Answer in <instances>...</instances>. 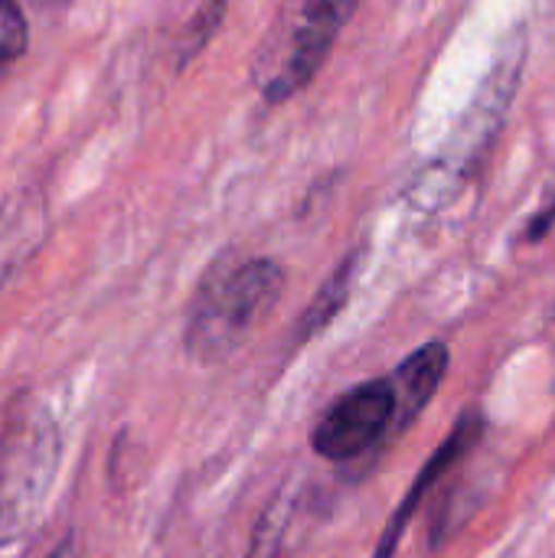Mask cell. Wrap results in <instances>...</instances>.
<instances>
[{"label":"cell","mask_w":555,"mask_h":558,"mask_svg":"<svg viewBox=\"0 0 555 558\" xmlns=\"http://www.w3.org/2000/svg\"><path fill=\"white\" fill-rule=\"evenodd\" d=\"M26 49V23L16 0H0V72L10 69Z\"/></svg>","instance_id":"obj_7"},{"label":"cell","mask_w":555,"mask_h":558,"mask_svg":"<svg viewBox=\"0 0 555 558\" xmlns=\"http://www.w3.org/2000/svg\"><path fill=\"white\" fill-rule=\"evenodd\" d=\"M448 369V347L445 343H429L419 347L393 376V389H396V405H399V428H406L435 396V389L442 386V376Z\"/></svg>","instance_id":"obj_5"},{"label":"cell","mask_w":555,"mask_h":558,"mask_svg":"<svg viewBox=\"0 0 555 558\" xmlns=\"http://www.w3.org/2000/svg\"><path fill=\"white\" fill-rule=\"evenodd\" d=\"M353 275H357V255L337 268V275L321 288V294L314 298V304L307 307V314L301 317V337H314L321 327H327L334 320V314L347 304V294H350V284H353Z\"/></svg>","instance_id":"obj_6"},{"label":"cell","mask_w":555,"mask_h":558,"mask_svg":"<svg viewBox=\"0 0 555 558\" xmlns=\"http://www.w3.org/2000/svg\"><path fill=\"white\" fill-rule=\"evenodd\" d=\"M360 0H285L272 33L255 52L252 78L268 101L298 95L324 65L334 39Z\"/></svg>","instance_id":"obj_2"},{"label":"cell","mask_w":555,"mask_h":558,"mask_svg":"<svg viewBox=\"0 0 555 558\" xmlns=\"http://www.w3.org/2000/svg\"><path fill=\"white\" fill-rule=\"evenodd\" d=\"M393 428H399V405L386 376L343 392L314 425L311 445L327 461H353L376 448Z\"/></svg>","instance_id":"obj_4"},{"label":"cell","mask_w":555,"mask_h":558,"mask_svg":"<svg viewBox=\"0 0 555 558\" xmlns=\"http://www.w3.org/2000/svg\"><path fill=\"white\" fill-rule=\"evenodd\" d=\"M59 464V428L46 412H26L0 445V543L23 536L46 500Z\"/></svg>","instance_id":"obj_3"},{"label":"cell","mask_w":555,"mask_h":558,"mask_svg":"<svg viewBox=\"0 0 555 558\" xmlns=\"http://www.w3.org/2000/svg\"><path fill=\"white\" fill-rule=\"evenodd\" d=\"M281 288L285 271L268 258L213 271L186 317V353L196 363H222L232 356L275 311Z\"/></svg>","instance_id":"obj_1"}]
</instances>
